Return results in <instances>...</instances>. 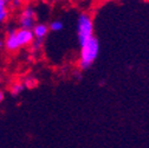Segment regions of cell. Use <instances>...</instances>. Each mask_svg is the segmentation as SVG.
I'll return each mask as SVG.
<instances>
[{
  "mask_svg": "<svg viewBox=\"0 0 149 148\" xmlns=\"http://www.w3.org/2000/svg\"><path fill=\"white\" fill-rule=\"evenodd\" d=\"M4 98H5V94H4V91L0 89V103H1L3 101H4Z\"/></svg>",
  "mask_w": 149,
  "mask_h": 148,
  "instance_id": "cell-12",
  "label": "cell"
},
{
  "mask_svg": "<svg viewBox=\"0 0 149 148\" xmlns=\"http://www.w3.org/2000/svg\"><path fill=\"white\" fill-rule=\"evenodd\" d=\"M98 52H100V43L95 37H92L83 46H81V54H79V61H78L79 70L84 71V70L90 69L92 64H94V62L96 61Z\"/></svg>",
  "mask_w": 149,
  "mask_h": 148,
  "instance_id": "cell-1",
  "label": "cell"
},
{
  "mask_svg": "<svg viewBox=\"0 0 149 148\" xmlns=\"http://www.w3.org/2000/svg\"><path fill=\"white\" fill-rule=\"evenodd\" d=\"M37 22V13L34 11L33 7L31 6H26L23 8L20 15H19V25L20 29L24 30H31L34 27Z\"/></svg>",
  "mask_w": 149,
  "mask_h": 148,
  "instance_id": "cell-3",
  "label": "cell"
},
{
  "mask_svg": "<svg viewBox=\"0 0 149 148\" xmlns=\"http://www.w3.org/2000/svg\"><path fill=\"white\" fill-rule=\"evenodd\" d=\"M4 46L6 47V50H8L11 52H15L20 49V46L18 45V42L15 39V29H12L7 32L6 39L4 42Z\"/></svg>",
  "mask_w": 149,
  "mask_h": 148,
  "instance_id": "cell-5",
  "label": "cell"
},
{
  "mask_svg": "<svg viewBox=\"0 0 149 148\" xmlns=\"http://www.w3.org/2000/svg\"><path fill=\"white\" fill-rule=\"evenodd\" d=\"M37 85H38V80H37L36 77L30 76V77H27V78L25 80V84H24L25 88L32 89V88H34V87H37Z\"/></svg>",
  "mask_w": 149,
  "mask_h": 148,
  "instance_id": "cell-10",
  "label": "cell"
},
{
  "mask_svg": "<svg viewBox=\"0 0 149 148\" xmlns=\"http://www.w3.org/2000/svg\"><path fill=\"white\" fill-rule=\"evenodd\" d=\"M15 39L18 42V45L23 47V46L32 44L34 40V37H33V33L31 30L19 29V30H15Z\"/></svg>",
  "mask_w": 149,
  "mask_h": 148,
  "instance_id": "cell-4",
  "label": "cell"
},
{
  "mask_svg": "<svg viewBox=\"0 0 149 148\" xmlns=\"http://www.w3.org/2000/svg\"><path fill=\"white\" fill-rule=\"evenodd\" d=\"M24 89H25V87H24L23 83L17 82V83H14V84L11 87V95H12V96H19L22 92L24 91Z\"/></svg>",
  "mask_w": 149,
  "mask_h": 148,
  "instance_id": "cell-8",
  "label": "cell"
},
{
  "mask_svg": "<svg viewBox=\"0 0 149 148\" xmlns=\"http://www.w3.org/2000/svg\"><path fill=\"white\" fill-rule=\"evenodd\" d=\"M8 1L0 0V23H5L8 18Z\"/></svg>",
  "mask_w": 149,
  "mask_h": 148,
  "instance_id": "cell-7",
  "label": "cell"
},
{
  "mask_svg": "<svg viewBox=\"0 0 149 148\" xmlns=\"http://www.w3.org/2000/svg\"><path fill=\"white\" fill-rule=\"evenodd\" d=\"M63 27H64V25H63V23H62L61 20H53V22L49 25V30H51V31H53V32H58V31L63 30Z\"/></svg>",
  "mask_w": 149,
  "mask_h": 148,
  "instance_id": "cell-9",
  "label": "cell"
},
{
  "mask_svg": "<svg viewBox=\"0 0 149 148\" xmlns=\"http://www.w3.org/2000/svg\"><path fill=\"white\" fill-rule=\"evenodd\" d=\"M77 37L79 45L83 46L88 40L94 37V20L88 12H82L77 20Z\"/></svg>",
  "mask_w": 149,
  "mask_h": 148,
  "instance_id": "cell-2",
  "label": "cell"
},
{
  "mask_svg": "<svg viewBox=\"0 0 149 148\" xmlns=\"http://www.w3.org/2000/svg\"><path fill=\"white\" fill-rule=\"evenodd\" d=\"M47 32H49V26L45 24H36L34 27L32 29L33 37L36 38V40L39 42H44L45 37L47 36Z\"/></svg>",
  "mask_w": 149,
  "mask_h": 148,
  "instance_id": "cell-6",
  "label": "cell"
},
{
  "mask_svg": "<svg viewBox=\"0 0 149 148\" xmlns=\"http://www.w3.org/2000/svg\"><path fill=\"white\" fill-rule=\"evenodd\" d=\"M3 46H4V43H3V42H1V40H0V49H1V47H3Z\"/></svg>",
  "mask_w": 149,
  "mask_h": 148,
  "instance_id": "cell-13",
  "label": "cell"
},
{
  "mask_svg": "<svg viewBox=\"0 0 149 148\" xmlns=\"http://www.w3.org/2000/svg\"><path fill=\"white\" fill-rule=\"evenodd\" d=\"M8 5L12 10H17V8H20L23 5V1L20 0H12V1H8Z\"/></svg>",
  "mask_w": 149,
  "mask_h": 148,
  "instance_id": "cell-11",
  "label": "cell"
}]
</instances>
